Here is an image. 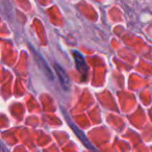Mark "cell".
<instances>
[{"instance_id": "6da1fadb", "label": "cell", "mask_w": 152, "mask_h": 152, "mask_svg": "<svg viewBox=\"0 0 152 152\" xmlns=\"http://www.w3.org/2000/svg\"><path fill=\"white\" fill-rule=\"evenodd\" d=\"M73 56L74 59H75V64H76V68L79 71V73L81 74L83 76H86L88 73V65L86 63L85 58L81 54H79L77 51L73 52Z\"/></svg>"}, {"instance_id": "7a4b0ae2", "label": "cell", "mask_w": 152, "mask_h": 152, "mask_svg": "<svg viewBox=\"0 0 152 152\" xmlns=\"http://www.w3.org/2000/svg\"><path fill=\"white\" fill-rule=\"evenodd\" d=\"M55 69H56L57 76L61 77V78H59L61 83H63L64 87H68V86H69V80H68V77H67V75H66L65 72H64V70L61 69L59 66H55Z\"/></svg>"}]
</instances>
